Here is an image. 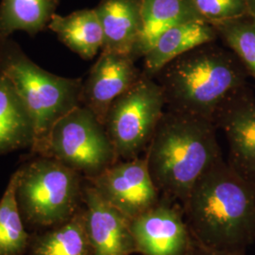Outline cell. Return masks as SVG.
I'll return each mask as SVG.
<instances>
[{"mask_svg":"<svg viewBox=\"0 0 255 255\" xmlns=\"http://www.w3.org/2000/svg\"><path fill=\"white\" fill-rule=\"evenodd\" d=\"M192 240L217 250H244L255 237V189L221 158L183 201Z\"/></svg>","mask_w":255,"mask_h":255,"instance_id":"1","label":"cell"},{"mask_svg":"<svg viewBox=\"0 0 255 255\" xmlns=\"http://www.w3.org/2000/svg\"><path fill=\"white\" fill-rule=\"evenodd\" d=\"M217 126L209 119L164 112L145 151L148 171L166 199L185 201L194 184L221 158Z\"/></svg>","mask_w":255,"mask_h":255,"instance_id":"2","label":"cell"},{"mask_svg":"<svg viewBox=\"0 0 255 255\" xmlns=\"http://www.w3.org/2000/svg\"><path fill=\"white\" fill-rule=\"evenodd\" d=\"M248 76L233 51L212 42L177 57L153 78L168 110L214 122L225 102L248 85Z\"/></svg>","mask_w":255,"mask_h":255,"instance_id":"3","label":"cell"},{"mask_svg":"<svg viewBox=\"0 0 255 255\" xmlns=\"http://www.w3.org/2000/svg\"><path fill=\"white\" fill-rule=\"evenodd\" d=\"M0 72L13 84L31 119L36 152L55 123L82 105V79L49 73L33 63L9 37H0Z\"/></svg>","mask_w":255,"mask_h":255,"instance_id":"4","label":"cell"},{"mask_svg":"<svg viewBox=\"0 0 255 255\" xmlns=\"http://www.w3.org/2000/svg\"><path fill=\"white\" fill-rule=\"evenodd\" d=\"M17 174L19 208L33 225H61L78 212L83 192L78 171L41 156L18 169Z\"/></svg>","mask_w":255,"mask_h":255,"instance_id":"5","label":"cell"},{"mask_svg":"<svg viewBox=\"0 0 255 255\" xmlns=\"http://www.w3.org/2000/svg\"><path fill=\"white\" fill-rule=\"evenodd\" d=\"M36 153L63 163L86 179L119 161L104 125L82 105L55 123Z\"/></svg>","mask_w":255,"mask_h":255,"instance_id":"6","label":"cell"},{"mask_svg":"<svg viewBox=\"0 0 255 255\" xmlns=\"http://www.w3.org/2000/svg\"><path fill=\"white\" fill-rule=\"evenodd\" d=\"M164 106L162 87L144 73L112 103L104 127L119 160H131L146 151Z\"/></svg>","mask_w":255,"mask_h":255,"instance_id":"7","label":"cell"},{"mask_svg":"<svg viewBox=\"0 0 255 255\" xmlns=\"http://www.w3.org/2000/svg\"><path fill=\"white\" fill-rule=\"evenodd\" d=\"M87 180L105 201L130 220L160 201L145 157L118 161Z\"/></svg>","mask_w":255,"mask_h":255,"instance_id":"8","label":"cell"},{"mask_svg":"<svg viewBox=\"0 0 255 255\" xmlns=\"http://www.w3.org/2000/svg\"><path fill=\"white\" fill-rule=\"evenodd\" d=\"M214 123L227 137L229 165L255 189V98L249 85L225 102Z\"/></svg>","mask_w":255,"mask_h":255,"instance_id":"9","label":"cell"},{"mask_svg":"<svg viewBox=\"0 0 255 255\" xmlns=\"http://www.w3.org/2000/svg\"><path fill=\"white\" fill-rule=\"evenodd\" d=\"M129 55L101 51L82 84V106L91 111L102 125L112 103L140 79L143 71Z\"/></svg>","mask_w":255,"mask_h":255,"instance_id":"10","label":"cell"},{"mask_svg":"<svg viewBox=\"0 0 255 255\" xmlns=\"http://www.w3.org/2000/svg\"><path fill=\"white\" fill-rule=\"evenodd\" d=\"M131 231L141 255H184L191 248V235L182 212L166 202L159 201L131 219Z\"/></svg>","mask_w":255,"mask_h":255,"instance_id":"11","label":"cell"},{"mask_svg":"<svg viewBox=\"0 0 255 255\" xmlns=\"http://www.w3.org/2000/svg\"><path fill=\"white\" fill-rule=\"evenodd\" d=\"M82 200L91 255L136 254L130 219L105 201L91 183L83 188Z\"/></svg>","mask_w":255,"mask_h":255,"instance_id":"12","label":"cell"},{"mask_svg":"<svg viewBox=\"0 0 255 255\" xmlns=\"http://www.w3.org/2000/svg\"><path fill=\"white\" fill-rule=\"evenodd\" d=\"M143 0H101L95 11L103 32L101 51L131 56L143 26Z\"/></svg>","mask_w":255,"mask_h":255,"instance_id":"13","label":"cell"},{"mask_svg":"<svg viewBox=\"0 0 255 255\" xmlns=\"http://www.w3.org/2000/svg\"><path fill=\"white\" fill-rule=\"evenodd\" d=\"M219 34L211 23L192 20L168 28L143 57V73L154 77L174 59L197 46L216 42Z\"/></svg>","mask_w":255,"mask_h":255,"instance_id":"14","label":"cell"},{"mask_svg":"<svg viewBox=\"0 0 255 255\" xmlns=\"http://www.w3.org/2000/svg\"><path fill=\"white\" fill-rule=\"evenodd\" d=\"M142 16V31L131 53L135 61L143 58L168 28L192 20H203L192 0H143Z\"/></svg>","mask_w":255,"mask_h":255,"instance_id":"15","label":"cell"},{"mask_svg":"<svg viewBox=\"0 0 255 255\" xmlns=\"http://www.w3.org/2000/svg\"><path fill=\"white\" fill-rule=\"evenodd\" d=\"M34 130L31 119L13 84L0 72V154L31 147Z\"/></svg>","mask_w":255,"mask_h":255,"instance_id":"16","label":"cell"},{"mask_svg":"<svg viewBox=\"0 0 255 255\" xmlns=\"http://www.w3.org/2000/svg\"><path fill=\"white\" fill-rule=\"evenodd\" d=\"M47 27L83 60H91L102 48V27L94 9H79L66 16L54 13Z\"/></svg>","mask_w":255,"mask_h":255,"instance_id":"17","label":"cell"},{"mask_svg":"<svg viewBox=\"0 0 255 255\" xmlns=\"http://www.w3.org/2000/svg\"><path fill=\"white\" fill-rule=\"evenodd\" d=\"M60 0H2L0 4V37L17 30L35 35L50 22Z\"/></svg>","mask_w":255,"mask_h":255,"instance_id":"18","label":"cell"},{"mask_svg":"<svg viewBox=\"0 0 255 255\" xmlns=\"http://www.w3.org/2000/svg\"><path fill=\"white\" fill-rule=\"evenodd\" d=\"M32 255H91L84 211L77 212L63 224L40 237Z\"/></svg>","mask_w":255,"mask_h":255,"instance_id":"19","label":"cell"},{"mask_svg":"<svg viewBox=\"0 0 255 255\" xmlns=\"http://www.w3.org/2000/svg\"><path fill=\"white\" fill-rule=\"evenodd\" d=\"M17 176V171L11 176L0 200V255H22L27 248V232L16 197Z\"/></svg>","mask_w":255,"mask_h":255,"instance_id":"20","label":"cell"},{"mask_svg":"<svg viewBox=\"0 0 255 255\" xmlns=\"http://www.w3.org/2000/svg\"><path fill=\"white\" fill-rule=\"evenodd\" d=\"M212 25L223 44L243 64L248 75L255 80V17L247 14Z\"/></svg>","mask_w":255,"mask_h":255,"instance_id":"21","label":"cell"},{"mask_svg":"<svg viewBox=\"0 0 255 255\" xmlns=\"http://www.w3.org/2000/svg\"><path fill=\"white\" fill-rule=\"evenodd\" d=\"M201 18L211 24L249 14L245 0H192Z\"/></svg>","mask_w":255,"mask_h":255,"instance_id":"22","label":"cell"},{"mask_svg":"<svg viewBox=\"0 0 255 255\" xmlns=\"http://www.w3.org/2000/svg\"><path fill=\"white\" fill-rule=\"evenodd\" d=\"M192 251L194 255H244L243 250H217L201 246L192 240Z\"/></svg>","mask_w":255,"mask_h":255,"instance_id":"23","label":"cell"},{"mask_svg":"<svg viewBox=\"0 0 255 255\" xmlns=\"http://www.w3.org/2000/svg\"><path fill=\"white\" fill-rule=\"evenodd\" d=\"M248 13L255 17V0H245Z\"/></svg>","mask_w":255,"mask_h":255,"instance_id":"24","label":"cell"},{"mask_svg":"<svg viewBox=\"0 0 255 255\" xmlns=\"http://www.w3.org/2000/svg\"><path fill=\"white\" fill-rule=\"evenodd\" d=\"M184 255H194V254H193V251H192V245L191 248H190V250L185 254Z\"/></svg>","mask_w":255,"mask_h":255,"instance_id":"25","label":"cell"}]
</instances>
